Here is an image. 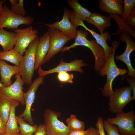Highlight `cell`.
<instances>
[{
	"mask_svg": "<svg viewBox=\"0 0 135 135\" xmlns=\"http://www.w3.org/2000/svg\"><path fill=\"white\" fill-rule=\"evenodd\" d=\"M66 122L70 131L84 130V123L78 120L75 115H71L66 119Z\"/></svg>",
	"mask_w": 135,
	"mask_h": 135,
	"instance_id": "4316f807",
	"label": "cell"
},
{
	"mask_svg": "<svg viewBox=\"0 0 135 135\" xmlns=\"http://www.w3.org/2000/svg\"><path fill=\"white\" fill-rule=\"evenodd\" d=\"M103 126L107 135H120L117 127L110 124L107 120H104Z\"/></svg>",
	"mask_w": 135,
	"mask_h": 135,
	"instance_id": "4dcf8cb0",
	"label": "cell"
},
{
	"mask_svg": "<svg viewBox=\"0 0 135 135\" xmlns=\"http://www.w3.org/2000/svg\"><path fill=\"white\" fill-rule=\"evenodd\" d=\"M77 36L74 40L75 42L69 46L64 47L61 51L62 53L66 51H70L72 48L78 46H86L90 50L95 58L94 69L97 72L102 68L105 62V55L103 48L94 40H89L87 37L88 33L87 31L82 30H77Z\"/></svg>",
	"mask_w": 135,
	"mask_h": 135,
	"instance_id": "7a4b0ae2",
	"label": "cell"
},
{
	"mask_svg": "<svg viewBox=\"0 0 135 135\" xmlns=\"http://www.w3.org/2000/svg\"><path fill=\"white\" fill-rule=\"evenodd\" d=\"M23 56L14 49L6 51L0 52V60L10 62L19 67Z\"/></svg>",
	"mask_w": 135,
	"mask_h": 135,
	"instance_id": "603a6c76",
	"label": "cell"
},
{
	"mask_svg": "<svg viewBox=\"0 0 135 135\" xmlns=\"http://www.w3.org/2000/svg\"><path fill=\"white\" fill-rule=\"evenodd\" d=\"M130 36L126 33H124L120 34V40L126 43V47L123 54L115 57L116 59L122 61L126 64L128 70V74L122 77V80L128 76L135 78V69L132 66L130 58L131 54L135 50V43L132 40Z\"/></svg>",
	"mask_w": 135,
	"mask_h": 135,
	"instance_id": "7c38bea8",
	"label": "cell"
},
{
	"mask_svg": "<svg viewBox=\"0 0 135 135\" xmlns=\"http://www.w3.org/2000/svg\"><path fill=\"white\" fill-rule=\"evenodd\" d=\"M14 31L17 38L14 49L23 56L30 44L38 37V31L34 29L32 26L24 29L18 28Z\"/></svg>",
	"mask_w": 135,
	"mask_h": 135,
	"instance_id": "8fae6325",
	"label": "cell"
},
{
	"mask_svg": "<svg viewBox=\"0 0 135 135\" xmlns=\"http://www.w3.org/2000/svg\"><path fill=\"white\" fill-rule=\"evenodd\" d=\"M132 92L130 86L116 89L109 98L110 111L116 114L122 112L126 105L132 100Z\"/></svg>",
	"mask_w": 135,
	"mask_h": 135,
	"instance_id": "52a82bcc",
	"label": "cell"
},
{
	"mask_svg": "<svg viewBox=\"0 0 135 135\" xmlns=\"http://www.w3.org/2000/svg\"><path fill=\"white\" fill-rule=\"evenodd\" d=\"M90 131L88 135H99V133L97 130L90 126Z\"/></svg>",
	"mask_w": 135,
	"mask_h": 135,
	"instance_id": "74e56055",
	"label": "cell"
},
{
	"mask_svg": "<svg viewBox=\"0 0 135 135\" xmlns=\"http://www.w3.org/2000/svg\"><path fill=\"white\" fill-rule=\"evenodd\" d=\"M57 78L58 80L63 84L68 82L71 84L73 83L74 75L67 72H60L58 73Z\"/></svg>",
	"mask_w": 135,
	"mask_h": 135,
	"instance_id": "f546056e",
	"label": "cell"
},
{
	"mask_svg": "<svg viewBox=\"0 0 135 135\" xmlns=\"http://www.w3.org/2000/svg\"><path fill=\"white\" fill-rule=\"evenodd\" d=\"M48 31L50 34V46L44 63L50 61L55 55L61 51L65 44L72 39L56 29L49 28Z\"/></svg>",
	"mask_w": 135,
	"mask_h": 135,
	"instance_id": "9c48e42d",
	"label": "cell"
},
{
	"mask_svg": "<svg viewBox=\"0 0 135 135\" xmlns=\"http://www.w3.org/2000/svg\"><path fill=\"white\" fill-rule=\"evenodd\" d=\"M70 10L64 8L62 20L52 24H44L49 28L56 29L66 36L75 40L77 35V27L70 21Z\"/></svg>",
	"mask_w": 135,
	"mask_h": 135,
	"instance_id": "4fadbf2b",
	"label": "cell"
},
{
	"mask_svg": "<svg viewBox=\"0 0 135 135\" xmlns=\"http://www.w3.org/2000/svg\"><path fill=\"white\" fill-rule=\"evenodd\" d=\"M60 112L46 109L44 114V125L48 135H68L70 132L67 126L58 119Z\"/></svg>",
	"mask_w": 135,
	"mask_h": 135,
	"instance_id": "5b68a950",
	"label": "cell"
},
{
	"mask_svg": "<svg viewBox=\"0 0 135 135\" xmlns=\"http://www.w3.org/2000/svg\"><path fill=\"white\" fill-rule=\"evenodd\" d=\"M39 41L37 37L29 45L25 52L19 66L21 77L25 84L30 85L32 83V79L35 70L36 52Z\"/></svg>",
	"mask_w": 135,
	"mask_h": 135,
	"instance_id": "3957f363",
	"label": "cell"
},
{
	"mask_svg": "<svg viewBox=\"0 0 135 135\" xmlns=\"http://www.w3.org/2000/svg\"><path fill=\"white\" fill-rule=\"evenodd\" d=\"M15 82L10 86L0 88V97L10 100H16L22 105L25 104L24 98L23 86L25 83L22 79L20 73L15 75Z\"/></svg>",
	"mask_w": 135,
	"mask_h": 135,
	"instance_id": "30bf717a",
	"label": "cell"
},
{
	"mask_svg": "<svg viewBox=\"0 0 135 135\" xmlns=\"http://www.w3.org/2000/svg\"><path fill=\"white\" fill-rule=\"evenodd\" d=\"M67 2L74 10L76 17L79 20L86 21L92 13L87 9L82 6L78 0H68Z\"/></svg>",
	"mask_w": 135,
	"mask_h": 135,
	"instance_id": "7402d4cb",
	"label": "cell"
},
{
	"mask_svg": "<svg viewBox=\"0 0 135 135\" xmlns=\"http://www.w3.org/2000/svg\"><path fill=\"white\" fill-rule=\"evenodd\" d=\"M33 135H48L44 125L41 124L38 126L37 131Z\"/></svg>",
	"mask_w": 135,
	"mask_h": 135,
	"instance_id": "e575fe53",
	"label": "cell"
},
{
	"mask_svg": "<svg viewBox=\"0 0 135 135\" xmlns=\"http://www.w3.org/2000/svg\"><path fill=\"white\" fill-rule=\"evenodd\" d=\"M126 80L132 90V100H135V78L131 77H126Z\"/></svg>",
	"mask_w": 135,
	"mask_h": 135,
	"instance_id": "836d02e7",
	"label": "cell"
},
{
	"mask_svg": "<svg viewBox=\"0 0 135 135\" xmlns=\"http://www.w3.org/2000/svg\"><path fill=\"white\" fill-rule=\"evenodd\" d=\"M124 3L122 14L120 17L125 21L133 10L135 9V0H124Z\"/></svg>",
	"mask_w": 135,
	"mask_h": 135,
	"instance_id": "f1b7e54d",
	"label": "cell"
},
{
	"mask_svg": "<svg viewBox=\"0 0 135 135\" xmlns=\"http://www.w3.org/2000/svg\"><path fill=\"white\" fill-rule=\"evenodd\" d=\"M90 128L86 131H70L68 135H88Z\"/></svg>",
	"mask_w": 135,
	"mask_h": 135,
	"instance_id": "d590c367",
	"label": "cell"
},
{
	"mask_svg": "<svg viewBox=\"0 0 135 135\" xmlns=\"http://www.w3.org/2000/svg\"><path fill=\"white\" fill-rule=\"evenodd\" d=\"M5 87L4 85L2 84L0 82V88H3Z\"/></svg>",
	"mask_w": 135,
	"mask_h": 135,
	"instance_id": "60d3db41",
	"label": "cell"
},
{
	"mask_svg": "<svg viewBox=\"0 0 135 135\" xmlns=\"http://www.w3.org/2000/svg\"><path fill=\"white\" fill-rule=\"evenodd\" d=\"M106 120L110 124L117 126L121 135H135V112L133 110L126 113L119 112L115 117L108 118Z\"/></svg>",
	"mask_w": 135,
	"mask_h": 135,
	"instance_id": "8992f818",
	"label": "cell"
},
{
	"mask_svg": "<svg viewBox=\"0 0 135 135\" xmlns=\"http://www.w3.org/2000/svg\"><path fill=\"white\" fill-rule=\"evenodd\" d=\"M120 44V42L116 40L112 42L113 51L106 60L103 67L98 72L100 76H106V82L102 91L103 96L106 98H109L114 92L112 84L114 79L118 76H124L128 72V69L118 68L115 62V51Z\"/></svg>",
	"mask_w": 135,
	"mask_h": 135,
	"instance_id": "6da1fadb",
	"label": "cell"
},
{
	"mask_svg": "<svg viewBox=\"0 0 135 135\" xmlns=\"http://www.w3.org/2000/svg\"><path fill=\"white\" fill-rule=\"evenodd\" d=\"M16 118L19 125L20 133L21 135H33L37 131L38 127L37 125H31L27 123L22 118L17 116Z\"/></svg>",
	"mask_w": 135,
	"mask_h": 135,
	"instance_id": "d4e9b609",
	"label": "cell"
},
{
	"mask_svg": "<svg viewBox=\"0 0 135 135\" xmlns=\"http://www.w3.org/2000/svg\"><path fill=\"white\" fill-rule=\"evenodd\" d=\"M19 73H20V70L19 67L11 66L3 60H0V82L5 87L11 85L12 84L11 80L12 77Z\"/></svg>",
	"mask_w": 135,
	"mask_h": 135,
	"instance_id": "e0dca14e",
	"label": "cell"
},
{
	"mask_svg": "<svg viewBox=\"0 0 135 135\" xmlns=\"http://www.w3.org/2000/svg\"><path fill=\"white\" fill-rule=\"evenodd\" d=\"M34 20L31 16H23L14 13L4 5L0 15V29L6 28L15 30L21 25H31Z\"/></svg>",
	"mask_w": 135,
	"mask_h": 135,
	"instance_id": "277c9868",
	"label": "cell"
},
{
	"mask_svg": "<svg viewBox=\"0 0 135 135\" xmlns=\"http://www.w3.org/2000/svg\"><path fill=\"white\" fill-rule=\"evenodd\" d=\"M11 109L6 124V133L16 134L19 133L20 130L16 121L15 114L16 109L20 104L19 101L16 100H10Z\"/></svg>",
	"mask_w": 135,
	"mask_h": 135,
	"instance_id": "ffe728a7",
	"label": "cell"
},
{
	"mask_svg": "<svg viewBox=\"0 0 135 135\" xmlns=\"http://www.w3.org/2000/svg\"><path fill=\"white\" fill-rule=\"evenodd\" d=\"M10 100L0 97V116L6 124L10 114Z\"/></svg>",
	"mask_w": 135,
	"mask_h": 135,
	"instance_id": "484cf974",
	"label": "cell"
},
{
	"mask_svg": "<svg viewBox=\"0 0 135 135\" xmlns=\"http://www.w3.org/2000/svg\"><path fill=\"white\" fill-rule=\"evenodd\" d=\"M126 24L130 28L133 29L135 28V9L124 21Z\"/></svg>",
	"mask_w": 135,
	"mask_h": 135,
	"instance_id": "1f68e13d",
	"label": "cell"
},
{
	"mask_svg": "<svg viewBox=\"0 0 135 135\" xmlns=\"http://www.w3.org/2000/svg\"><path fill=\"white\" fill-rule=\"evenodd\" d=\"M112 18L110 14L108 16H105L99 13L94 12L92 13L86 22L87 24H90L95 26L101 34H103L106 28L111 26Z\"/></svg>",
	"mask_w": 135,
	"mask_h": 135,
	"instance_id": "d6986e66",
	"label": "cell"
},
{
	"mask_svg": "<svg viewBox=\"0 0 135 135\" xmlns=\"http://www.w3.org/2000/svg\"><path fill=\"white\" fill-rule=\"evenodd\" d=\"M4 1L0 0V15L2 13L3 8V4Z\"/></svg>",
	"mask_w": 135,
	"mask_h": 135,
	"instance_id": "f35d334b",
	"label": "cell"
},
{
	"mask_svg": "<svg viewBox=\"0 0 135 135\" xmlns=\"http://www.w3.org/2000/svg\"><path fill=\"white\" fill-rule=\"evenodd\" d=\"M3 135H21V134L20 133L16 134H8L6 133Z\"/></svg>",
	"mask_w": 135,
	"mask_h": 135,
	"instance_id": "ab89813d",
	"label": "cell"
},
{
	"mask_svg": "<svg viewBox=\"0 0 135 135\" xmlns=\"http://www.w3.org/2000/svg\"><path fill=\"white\" fill-rule=\"evenodd\" d=\"M110 14L118 26L117 31L115 33L112 34L117 35L124 33H126L130 36L135 38V31L130 28L119 16L114 14Z\"/></svg>",
	"mask_w": 135,
	"mask_h": 135,
	"instance_id": "cb8c5ba5",
	"label": "cell"
},
{
	"mask_svg": "<svg viewBox=\"0 0 135 135\" xmlns=\"http://www.w3.org/2000/svg\"><path fill=\"white\" fill-rule=\"evenodd\" d=\"M6 132V124L0 116V135H3Z\"/></svg>",
	"mask_w": 135,
	"mask_h": 135,
	"instance_id": "8d00e7d4",
	"label": "cell"
},
{
	"mask_svg": "<svg viewBox=\"0 0 135 135\" xmlns=\"http://www.w3.org/2000/svg\"><path fill=\"white\" fill-rule=\"evenodd\" d=\"M104 120L101 117L98 118L96 124V129L98 131L99 135H106L103 126Z\"/></svg>",
	"mask_w": 135,
	"mask_h": 135,
	"instance_id": "d6a6232c",
	"label": "cell"
},
{
	"mask_svg": "<svg viewBox=\"0 0 135 135\" xmlns=\"http://www.w3.org/2000/svg\"><path fill=\"white\" fill-rule=\"evenodd\" d=\"M50 34L48 31L39 38L37 46L35 64V70H37L44 63L45 58L49 50Z\"/></svg>",
	"mask_w": 135,
	"mask_h": 135,
	"instance_id": "9a60e30c",
	"label": "cell"
},
{
	"mask_svg": "<svg viewBox=\"0 0 135 135\" xmlns=\"http://www.w3.org/2000/svg\"><path fill=\"white\" fill-rule=\"evenodd\" d=\"M44 77L39 76L36 78L30 85L27 92L24 93V98L26 108L24 112L18 116L23 118L31 125H34V122L31 113L32 106L36 98V94L38 88L44 84Z\"/></svg>",
	"mask_w": 135,
	"mask_h": 135,
	"instance_id": "ba28073f",
	"label": "cell"
},
{
	"mask_svg": "<svg viewBox=\"0 0 135 135\" xmlns=\"http://www.w3.org/2000/svg\"><path fill=\"white\" fill-rule=\"evenodd\" d=\"M84 62L82 60H76L67 63L64 62L62 59L59 64L55 68L48 70L44 71L40 67L38 69V72L39 76L44 77L47 74L60 72L75 71L83 73L84 70L82 67L88 66L87 64L84 63Z\"/></svg>",
	"mask_w": 135,
	"mask_h": 135,
	"instance_id": "5bb4252c",
	"label": "cell"
},
{
	"mask_svg": "<svg viewBox=\"0 0 135 135\" xmlns=\"http://www.w3.org/2000/svg\"><path fill=\"white\" fill-rule=\"evenodd\" d=\"M99 7L106 13L122 16L123 10L122 0H99Z\"/></svg>",
	"mask_w": 135,
	"mask_h": 135,
	"instance_id": "ac0fdd59",
	"label": "cell"
},
{
	"mask_svg": "<svg viewBox=\"0 0 135 135\" xmlns=\"http://www.w3.org/2000/svg\"><path fill=\"white\" fill-rule=\"evenodd\" d=\"M76 26H80L83 27L85 30L89 32L93 36L96 40V42L103 48L104 51L105 60L107 59L110 55L112 52L113 48L112 46L110 47L108 45L107 41L108 40L111 39V35L107 31L105 32L103 34H99L93 30H90L85 26L83 21L79 20L77 22Z\"/></svg>",
	"mask_w": 135,
	"mask_h": 135,
	"instance_id": "2e32d148",
	"label": "cell"
},
{
	"mask_svg": "<svg viewBox=\"0 0 135 135\" xmlns=\"http://www.w3.org/2000/svg\"><path fill=\"white\" fill-rule=\"evenodd\" d=\"M16 33L0 29V45L3 51H6L14 48L16 40Z\"/></svg>",
	"mask_w": 135,
	"mask_h": 135,
	"instance_id": "44dd1931",
	"label": "cell"
},
{
	"mask_svg": "<svg viewBox=\"0 0 135 135\" xmlns=\"http://www.w3.org/2000/svg\"><path fill=\"white\" fill-rule=\"evenodd\" d=\"M11 4V11L18 15L25 16L26 14L24 6V0H10Z\"/></svg>",
	"mask_w": 135,
	"mask_h": 135,
	"instance_id": "83f0119b",
	"label": "cell"
}]
</instances>
